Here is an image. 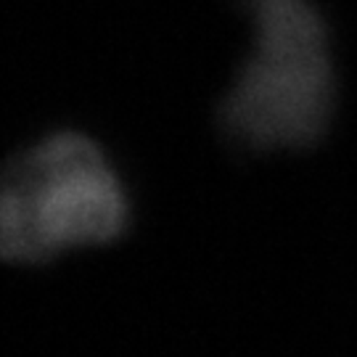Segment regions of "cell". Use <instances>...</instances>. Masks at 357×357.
Segmentation results:
<instances>
[{
    "label": "cell",
    "mask_w": 357,
    "mask_h": 357,
    "mask_svg": "<svg viewBox=\"0 0 357 357\" xmlns=\"http://www.w3.org/2000/svg\"><path fill=\"white\" fill-rule=\"evenodd\" d=\"M128 193L96 143L56 132L13 156L0 172V259L40 265L119 238Z\"/></svg>",
    "instance_id": "1"
},
{
    "label": "cell",
    "mask_w": 357,
    "mask_h": 357,
    "mask_svg": "<svg viewBox=\"0 0 357 357\" xmlns=\"http://www.w3.org/2000/svg\"><path fill=\"white\" fill-rule=\"evenodd\" d=\"M255 51L220 106V122L246 149H302L331 119L328 35L310 0H243Z\"/></svg>",
    "instance_id": "2"
}]
</instances>
